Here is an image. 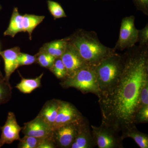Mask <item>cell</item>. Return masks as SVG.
Listing matches in <instances>:
<instances>
[{
  "instance_id": "6da1fadb",
  "label": "cell",
  "mask_w": 148,
  "mask_h": 148,
  "mask_svg": "<svg viewBox=\"0 0 148 148\" xmlns=\"http://www.w3.org/2000/svg\"><path fill=\"white\" fill-rule=\"evenodd\" d=\"M148 46L134 47L123 54L120 75L112 87L99 96L102 124L122 132L135 125L143 88L148 83Z\"/></svg>"
},
{
  "instance_id": "7a4b0ae2",
  "label": "cell",
  "mask_w": 148,
  "mask_h": 148,
  "mask_svg": "<svg viewBox=\"0 0 148 148\" xmlns=\"http://www.w3.org/2000/svg\"><path fill=\"white\" fill-rule=\"evenodd\" d=\"M68 38L89 67L95 68L103 59L116 52L114 48L103 45L93 31L79 29Z\"/></svg>"
},
{
  "instance_id": "3957f363",
  "label": "cell",
  "mask_w": 148,
  "mask_h": 148,
  "mask_svg": "<svg viewBox=\"0 0 148 148\" xmlns=\"http://www.w3.org/2000/svg\"><path fill=\"white\" fill-rule=\"evenodd\" d=\"M122 66L123 56L116 52L104 58L95 67L100 90L99 96L108 92L112 87L120 75Z\"/></svg>"
},
{
  "instance_id": "277c9868",
  "label": "cell",
  "mask_w": 148,
  "mask_h": 148,
  "mask_svg": "<svg viewBox=\"0 0 148 148\" xmlns=\"http://www.w3.org/2000/svg\"><path fill=\"white\" fill-rule=\"evenodd\" d=\"M95 68L89 66L84 68L73 77L62 79L60 84L64 88H74L84 94L90 92L98 97L100 90L98 87Z\"/></svg>"
},
{
  "instance_id": "5b68a950",
  "label": "cell",
  "mask_w": 148,
  "mask_h": 148,
  "mask_svg": "<svg viewBox=\"0 0 148 148\" xmlns=\"http://www.w3.org/2000/svg\"><path fill=\"white\" fill-rule=\"evenodd\" d=\"M93 139L99 148H123L122 139L119 132L112 127L106 125L101 126L91 125Z\"/></svg>"
},
{
  "instance_id": "8992f818",
  "label": "cell",
  "mask_w": 148,
  "mask_h": 148,
  "mask_svg": "<svg viewBox=\"0 0 148 148\" xmlns=\"http://www.w3.org/2000/svg\"><path fill=\"white\" fill-rule=\"evenodd\" d=\"M135 20L134 15L123 18L119 38L114 48L115 50L128 49L134 47L138 42V30L135 27Z\"/></svg>"
},
{
  "instance_id": "52a82bcc",
  "label": "cell",
  "mask_w": 148,
  "mask_h": 148,
  "mask_svg": "<svg viewBox=\"0 0 148 148\" xmlns=\"http://www.w3.org/2000/svg\"><path fill=\"white\" fill-rule=\"evenodd\" d=\"M61 58L67 70L66 78L73 77L80 70L88 67L78 51L68 40L65 51Z\"/></svg>"
},
{
  "instance_id": "ba28073f",
  "label": "cell",
  "mask_w": 148,
  "mask_h": 148,
  "mask_svg": "<svg viewBox=\"0 0 148 148\" xmlns=\"http://www.w3.org/2000/svg\"><path fill=\"white\" fill-rule=\"evenodd\" d=\"M84 118L53 130L52 138L56 147L71 148L77 133L80 123Z\"/></svg>"
},
{
  "instance_id": "9c48e42d",
  "label": "cell",
  "mask_w": 148,
  "mask_h": 148,
  "mask_svg": "<svg viewBox=\"0 0 148 148\" xmlns=\"http://www.w3.org/2000/svg\"><path fill=\"white\" fill-rule=\"evenodd\" d=\"M81 113L71 103L61 101L53 130L65 125L79 121L84 118Z\"/></svg>"
},
{
  "instance_id": "30bf717a",
  "label": "cell",
  "mask_w": 148,
  "mask_h": 148,
  "mask_svg": "<svg viewBox=\"0 0 148 148\" xmlns=\"http://www.w3.org/2000/svg\"><path fill=\"white\" fill-rule=\"evenodd\" d=\"M1 134L0 137V148L5 144H12L14 141L20 140L19 133L21 127L16 121L15 114L12 112H9L6 121L3 126L0 127Z\"/></svg>"
},
{
  "instance_id": "8fae6325",
  "label": "cell",
  "mask_w": 148,
  "mask_h": 148,
  "mask_svg": "<svg viewBox=\"0 0 148 148\" xmlns=\"http://www.w3.org/2000/svg\"><path fill=\"white\" fill-rule=\"evenodd\" d=\"M21 130L24 135L38 138H52L53 129L38 116L24 123Z\"/></svg>"
},
{
  "instance_id": "7c38bea8",
  "label": "cell",
  "mask_w": 148,
  "mask_h": 148,
  "mask_svg": "<svg viewBox=\"0 0 148 148\" xmlns=\"http://www.w3.org/2000/svg\"><path fill=\"white\" fill-rule=\"evenodd\" d=\"M96 146L92 132L86 120L84 119L80 123L77 133L71 148H91Z\"/></svg>"
},
{
  "instance_id": "4fadbf2b",
  "label": "cell",
  "mask_w": 148,
  "mask_h": 148,
  "mask_svg": "<svg viewBox=\"0 0 148 148\" xmlns=\"http://www.w3.org/2000/svg\"><path fill=\"white\" fill-rule=\"evenodd\" d=\"M20 52V49L18 47H13L0 51V55L2 57L4 62L5 72L4 78L8 81L12 74L19 67L17 58Z\"/></svg>"
},
{
  "instance_id": "5bb4252c",
  "label": "cell",
  "mask_w": 148,
  "mask_h": 148,
  "mask_svg": "<svg viewBox=\"0 0 148 148\" xmlns=\"http://www.w3.org/2000/svg\"><path fill=\"white\" fill-rule=\"evenodd\" d=\"M61 100L53 99L47 101L38 114L39 117L53 129Z\"/></svg>"
},
{
  "instance_id": "9a60e30c",
  "label": "cell",
  "mask_w": 148,
  "mask_h": 148,
  "mask_svg": "<svg viewBox=\"0 0 148 148\" xmlns=\"http://www.w3.org/2000/svg\"><path fill=\"white\" fill-rule=\"evenodd\" d=\"M68 42V38L56 40L45 44L39 50L48 53L56 58H60L66 49Z\"/></svg>"
},
{
  "instance_id": "2e32d148",
  "label": "cell",
  "mask_w": 148,
  "mask_h": 148,
  "mask_svg": "<svg viewBox=\"0 0 148 148\" xmlns=\"http://www.w3.org/2000/svg\"><path fill=\"white\" fill-rule=\"evenodd\" d=\"M121 136L123 140L125 138H132L141 148H148V135L139 131L135 125L121 132Z\"/></svg>"
},
{
  "instance_id": "e0dca14e",
  "label": "cell",
  "mask_w": 148,
  "mask_h": 148,
  "mask_svg": "<svg viewBox=\"0 0 148 148\" xmlns=\"http://www.w3.org/2000/svg\"><path fill=\"white\" fill-rule=\"evenodd\" d=\"M22 15L19 14L17 8H14L8 27L4 33V36L14 38L19 32H23Z\"/></svg>"
},
{
  "instance_id": "ac0fdd59",
  "label": "cell",
  "mask_w": 148,
  "mask_h": 148,
  "mask_svg": "<svg viewBox=\"0 0 148 148\" xmlns=\"http://www.w3.org/2000/svg\"><path fill=\"white\" fill-rule=\"evenodd\" d=\"M44 73L41 74L36 78L26 79L21 77V82L16 85L15 88L20 92L25 94H29L41 86V82Z\"/></svg>"
},
{
  "instance_id": "d6986e66",
  "label": "cell",
  "mask_w": 148,
  "mask_h": 148,
  "mask_svg": "<svg viewBox=\"0 0 148 148\" xmlns=\"http://www.w3.org/2000/svg\"><path fill=\"white\" fill-rule=\"evenodd\" d=\"M45 16L34 14H25L22 16V26L23 32H28L30 40H32V34L34 29L40 24Z\"/></svg>"
},
{
  "instance_id": "ffe728a7",
  "label": "cell",
  "mask_w": 148,
  "mask_h": 148,
  "mask_svg": "<svg viewBox=\"0 0 148 148\" xmlns=\"http://www.w3.org/2000/svg\"><path fill=\"white\" fill-rule=\"evenodd\" d=\"M12 88L3 75L0 76V105L5 104L10 100Z\"/></svg>"
},
{
  "instance_id": "44dd1931",
  "label": "cell",
  "mask_w": 148,
  "mask_h": 148,
  "mask_svg": "<svg viewBox=\"0 0 148 148\" xmlns=\"http://www.w3.org/2000/svg\"><path fill=\"white\" fill-rule=\"evenodd\" d=\"M36 56V63L41 67L49 69L53 66L56 58L54 56L40 50L39 51Z\"/></svg>"
},
{
  "instance_id": "7402d4cb",
  "label": "cell",
  "mask_w": 148,
  "mask_h": 148,
  "mask_svg": "<svg viewBox=\"0 0 148 148\" xmlns=\"http://www.w3.org/2000/svg\"><path fill=\"white\" fill-rule=\"evenodd\" d=\"M49 70L59 79H64L67 75V70L61 58H56L53 66Z\"/></svg>"
},
{
  "instance_id": "603a6c76",
  "label": "cell",
  "mask_w": 148,
  "mask_h": 148,
  "mask_svg": "<svg viewBox=\"0 0 148 148\" xmlns=\"http://www.w3.org/2000/svg\"><path fill=\"white\" fill-rule=\"evenodd\" d=\"M47 3L49 10L55 19L67 16L64 10L60 4L51 0L47 1Z\"/></svg>"
},
{
  "instance_id": "cb8c5ba5",
  "label": "cell",
  "mask_w": 148,
  "mask_h": 148,
  "mask_svg": "<svg viewBox=\"0 0 148 148\" xmlns=\"http://www.w3.org/2000/svg\"><path fill=\"white\" fill-rule=\"evenodd\" d=\"M41 139L42 138L24 135V137L19 140L18 148H38Z\"/></svg>"
},
{
  "instance_id": "d4e9b609",
  "label": "cell",
  "mask_w": 148,
  "mask_h": 148,
  "mask_svg": "<svg viewBox=\"0 0 148 148\" xmlns=\"http://www.w3.org/2000/svg\"><path fill=\"white\" fill-rule=\"evenodd\" d=\"M148 122V105L142 106L139 108L135 116V123H147Z\"/></svg>"
},
{
  "instance_id": "484cf974",
  "label": "cell",
  "mask_w": 148,
  "mask_h": 148,
  "mask_svg": "<svg viewBox=\"0 0 148 148\" xmlns=\"http://www.w3.org/2000/svg\"><path fill=\"white\" fill-rule=\"evenodd\" d=\"M17 61L18 66H27L36 63V55L32 56L28 53H21L18 54Z\"/></svg>"
},
{
  "instance_id": "4316f807",
  "label": "cell",
  "mask_w": 148,
  "mask_h": 148,
  "mask_svg": "<svg viewBox=\"0 0 148 148\" xmlns=\"http://www.w3.org/2000/svg\"><path fill=\"white\" fill-rule=\"evenodd\" d=\"M138 42L140 46H148V24L141 30H138Z\"/></svg>"
},
{
  "instance_id": "83f0119b",
  "label": "cell",
  "mask_w": 148,
  "mask_h": 148,
  "mask_svg": "<svg viewBox=\"0 0 148 148\" xmlns=\"http://www.w3.org/2000/svg\"><path fill=\"white\" fill-rule=\"evenodd\" d=\"M56 147L52 138H42L38 148H54Z\"/></svg>"
},
{
  "instance_id": "f1b7e54d",
  "label": "cell",
  "mask_w": 148,
  "mask_h": 148,
  "mask_svg": "<svg viewBox=\"0 0 148 148\" xmlns=\"http://www.w3.org/2000/svg\"><path fill=\"white\" fill-rule=\"evenodd\" d=\"M138 10L148 15V0H133Z\"/></svg>"
},
{
  "instance_id": "f546056e",
  "label": "cell",
  "mask_w": 148,
  "mask_h": 148,
  "mask_svg": "<svg viewBox=\"0 0 148 148\" xmlns=\"http://www.w3.org/2000/svg\"><path fill=\"white\" fill-rule=\"evenodd\" d=\"M147 105H148V83L144 86L141 91L140 96V108Z\"/></svg>"
},
{
  "instance_id": "4dcf8cb0",
  "label": "cell",
  "mask_w": 148,
  "mask_h": 148,
  "mask_svg": "<svg viewBox=\"0 0 148 148\" xmlns=\"http://www.w3.org/2000/svg\"><path fill=\"white\" fill-rule=\"evenodd\" d=\"M3 75L2 74L1 72V70H0V76Z\"/></svg>"
},
{
  "instance_id": "1f68e13d",
  "label": "cell",
  "mask_w": 148,
  "mask_h": 148,
  "mask_svg": "<svg viewBox=\"0 0 148 148\" xmlns=\"http://www.w3.org/2000/svg\"><path fill=\"white\" fill-rule=\"evenodd\" d=\"M1 5H0V10H1Z\"/></svg>"
},
{
  "instance_id": "d6a6232c",
  "label": "cell",
  "mask_w": 148,
  "mask_h": 148,
  "mask_svg": "<svg viewBox=\"0 0 148 148\" xmlns=\"http://www.w3.org/2000/svg\"></svg>"
}]
</instances>
